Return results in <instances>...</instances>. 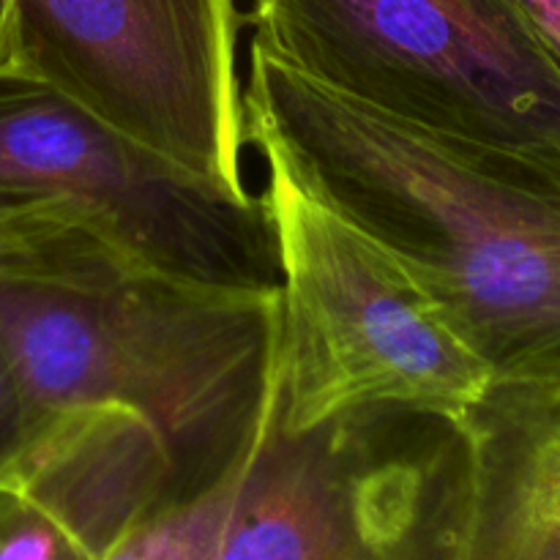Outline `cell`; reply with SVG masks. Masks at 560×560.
Masks as SVG:
<instances>
[{"mask_svg":"<svg viewBox=\"0 0 560 560\" xmlns=\"http://www.w3.org/2000/svg\"><path fill=\"white\" fill-rule=\"evenodd\" d=\"M279 337V290L175 277L74 213L0 224V350L25 427L74 408L131 410L162 438L178 501L249 459Z\"/></svg>","mask_w":560,"mask_h":560,"instance_id":"6da1fadb","label":"cell"},{"mask_svg":"<svg viewBox=\"0 0 560 560\" xmlns=\"http://www.w3.org/2000/svg\"><path fill=\"white\" fill-rule=\"evenodd\" d=\"M246 145L410 273L492 381L560 377V162L474 153L249 42Z\"/></svg>","mask_w":560,"mask_h":560,"instance_id":"7a4b0ae2","label":"cell"},{"mask_svg":"<svg viewBox=\"0 0 560 560\" xmlns=\"http://www.w3.org/2000/svg\"><path fill=\"white\" fill-rule=\"evenodd\" d=\"M273 58L474 153L560 162V63L517 0H249Z\"/></svg>","mask_w":560,"mask_h":560,"instance_id":"3957f363","label":"cell"},{"mask_svg":"<svg viewBox=\"0 0 560 560\" xmlns=\"http://www.w3.org/2000/svg\"><path fill=\"white\" fill-rule=\"evenodd\" d=\"M470 506L463 419L375 402L293 432L273 386L213 560H465Z\"/></svg>","mask_w":560,"mask_h":560,"instance_id":"277c9868","label":"cell"},{"mask_svg":"<svg viewBox=\"0 0 560 560\" xmlns=\"http://www.w3.org/2000/svg\"><path fill=\"white\" fill-rule=\"evenodd\" d=\"M262 200L282 271L277 410L284 430L375 402L463 419L492 375L410 273L277 162H266Z\"/></svg>","mask_w":560,"mask_h":560,"instance_id":"5b68a950","label":"cell"},{"mask_svg":"<svg viewBox=\"0 0 560 560\" xmlns=\"http://www.w3.org/2000/svg\"><path fill=\"white\" fill-rule=\"evenodd\" d=\"M74 213L140 260L228 290L282 288L262 197L186 173L20 69L0 71V224Z\"/></svg>","mask_w":560,"mask_h":560,"instance_id":"8992f818","label":"cell"},{"mask_svg":"<svg viewBox=\"0 0 560 560\" xmlns=\"http://www.w3.org/2000/svg\"><path fill=\"white\" fill-rule=\"evenodd\" d=\"M16 69L186 173L252 195L235 0H14Z\"/></svg>","mask_w":560,"mask_h":560,"instance_id":"52a82bcc","label":"cell"},{"mask_svg":"<svg viewBox=\"0 0 560 560\" xmlns=\"http://www.w3.org/2000/svg\"><path fill=\"white\" fill-rule=\"evenodd\" d=\"M5 485L52 512L98 560L142 517L175 498L159 432L124 408H74L27 430Z\"/></svg>","mask_w":560,"mask_h":560,"instance_id":"ba28073f","label":"cell"},{"mask_svg":"<svg viewBox=\"0 0 560 560\" xmlns=\"http://www.w3.org/2000/svg\"><path fill=\"white\" fill-rule=\"evenodd\" d=\"M463 424L474 454L465 560H560V377L492 381Z\"/></svg>","mask_w":560,"mask_h":560,"instance_id":"9c48e42d","label":"cell"},{"mask_svg":"<svg viewBox=\"0 0 560 560\" xmlns=\"http://www.w3.org/2000/svg\"><path fill=\"white\" fill-rule=\"evenodd\" d=\"M244 465L213 490L189 501L167 503L142 517L102 560H213Z\"/></svg>","mask_w":560,"mask_h":560,"instance_id":"30bf717a","label":"cell"},{"mask_svg":"<svg viewBox=\"0 0 560 560\" xmlns=\"http://www.w3.org/2000/svg\"><path fill=\"white\" fill-rule=\"evenodd\" d=\"M0 560H98L20 487L0 481Z\"/></svg>","mask_w":560,"mask_h":560,"instance_id":"8fae6325","label":"cell"},{"mask_svg":"<svg viewBox=\"0 0 560 560\" xmlns=\"http://www.w3.org/2000/svg\"><path fill=\"white\" fill-rule=\"evenodd\" d=\"M25 405L16 388L14 372L0 350V481H9L25 452Z\"/></svg>","mask_w":560,"mask_h":560,"instance_id":"7c38bea8","label":"cell"},{"mask_svg":"<svg viewBox=\"0 0 560 560\" xmlns=\"http://www.w3.org/2000/svg\"><path fill=\"white\" fill-rule=\"evenodd\" d=\"M523 14L560 63V0H517Z\"/></svg>","mask_w":560,"mask_h":560,"instance_id":"4fadbf2b","label":"cell"},{"mask_svg":"<svg viewBox=\"0 0 560 560\" xmlns=\"http://www.w3.org/2000/svg\"><path fill=\"white\" fill-rule=\"evenodd\" d=\"M16 69L14 0H0V71Z\"/></svg>","mask_w":560,"mask_h":560,"instance_id":"5bb4252c","label":"cell"}]
</instances>
